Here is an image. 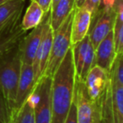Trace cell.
I'll return each instance as SVG.
<instances>
[{
	"label": "cell",
	"mask_w": 123,
	"mask_h": 123,
	"mask_svg": "<svg viewBox=\"0 0 123 123\" xmlns=\"http://www.w3.org/2000/svg\"><path fill=\"white\" fill-rule=\"evenodd\" d=\"M75 69L72 46L51 78V121L64 123L74 101Z\"/></svg>",
	"instance_id": "1"
},
{
	"label": "cell",
	"mask_w": 123,
	"mask_h": 123,
	"mask_svg": "<svg viewBox=\"0 0 123 123\" xmlns=\"http://www.w3.org/2000/svg\"><path fill=\"white\" fill-rule=\"evenodd\" d=\"M21 65L22 62L18 46L0 60V89L7 100L10 112L14 108Z\"/></svg>",
	"instance_id": "2"
},
{
	"label": "cell",
	"mask_w": 123,
	"mask_h": 123,
	"mask_svg": "<svg viewBox=\"0 0 123 123\" xmlns=\"http://www.w3.org/2000/svg\"><path fill=\"white\" fill-rule=\"evenodd\" d=\"M99 123H123V85L110 76L99 100Z\"/></svg>",
	"instance_id": "3"
},
{
	"label": "cell",
	"mask_w": 123,
	"mask_h": 123,
	"mask_svg": "<svg viewBox=\"0 0 123 123\" xmlns=\"http://www.w3.org/2000/svg\"><path fill=\"white\" fill-rule=\"evenodd\" d=\"M74 10L64 20V22L53 31L52 45L46 71L43 76L52 78L61 62L71 48V33Z\"/></svg>",
	"instance_id": "4"
},
{
	"label": "cell",
	"mask_w": 123,
	"mask_h": 123,
	"mask_svg": "<svg viewBox=\"0 0 123 123\" xmlns=\"http://www.w3.org/2000/svg\"><path fill=\"white\" fill-rule=\"evenodd\" d=\"M28 100L34 108L36 123H51V78L42 76L35 84Z\"/></svg>",
	"instance_id": "5"
},
{
	"label": "cell",
	"mask_w": 123,
	"mask_h": 123,
	"mask_svg": "<svg viewBox=\"0 0 123 123\" xmlns=\"http://www.w3.org/2000/svg\"><path fill=\"white\" fill-rule=\"evenodd\" d=\"M74 101L77 123H99V102L91 100L86 91L84 81L76 77Z\"/></svg>",
	"instance_id": "6"
},
{
	"label": "cell",
	"mask_w": 123,
	"mask_h": 123,
	"mask_svg": "<svg viewBox=\"0 0 123 123\" xmlns=\"http://www.w3.org/2000/svg\"><path fill=\"white\" fill-rule=\"evenodd\" d=\"M53 30L50 23V11L46 13L43 18V30L41 43L37 49L32 63L35 84L42 78L46 71L51 51Z\"/></svg>",
	"instance_id": "7"
},
{
	"label": "cell",
	"mask_w": 123,
	"mask_h": 123,
	"mask_svg": "<svg viewBox=\"0 0 123 123\" xmlns=\"http://www.w3.org/2000/svg\"><path fill=\"white\" fill-rule=\"evenodd\" d=\"M116 21V10L99 7V10L92 16L89 36L90 42L95 49L99 43L111 32Z\"/></svg>",
	"instance_id": "8"
},
{
	"label": "cell",
	"mask_w": 123,
	"mask_h": 123,
	"mask_svg": "<svg viewBox=\"0 0 123 123\" xmlns=\"http://www.w3.org/2000/svg\"><path fill=\"white\" fill-rule=\"evenodd\" d=\"M24 6L25 0H10L0 5V36L20 23Z\"/></svg>",
	"instance_id": "9"
},
{
	"label": "cell",
	"mask_w": 123,
	"mask_h": 123,
	"mask_svg": "<svg viewBox=\"0 0 123 123\" xmlns=\"http://www.w3.org/2000/svg\"><path fill=\"white\" fill-rule=\"evenodd\" d=\"M109 79V72L94 65L84 79V85L91 100L99 102Z\"/></svg>",
	"instance_id": "10"
},
{
	"label": "cell",
	"mask_w": 123,
	"mask_h": 123,
	"mask_svg": "<svg viewBox=\"0 0 123 123\" xmlns=\"http://www.w3.org/2000/svg\"><path fill=\"white\" fill-rule=\"evenodd\" d=\"M43 30V19L36 28L31 30L28 35H25L18 46L22 63L32 65L35 56L41 43Z\"/></svg>",
	"instance_id": "11"
},
{
	"label": "cell",
	"mask_w": 123,
	"mask_h": 123,
	"mask_svg": "<svg viewBox=\"0 0 123 123\" xmlns=\"http://www.w3.org/2000/svg\"><path fill=\"white\" fill-rule=\"evenodd\" d=\"M35 86L34 72L32 65L22 63L16 92L14 110H17L28 99ZM13 110V111H14Z\"/></svg>",
	"instance_id": "12"
},
{
	"label": "cell",
	"mask_w": 123,
	"mask_h": 123,
	"mask_svg": "<svg viewBox=\"0 0 123 123\" xmlns=\"http://www.w3.org/2000/svg\"><path fill=\"white\" fill-rule=\"evenodd\" d=\"M91 21H92V14L89 10H87L84 7H75L72 23V33H71L72 46L80 41L89 34Z\"/></svg>",
	"instance_id": "13"
},
{
	"label": "cell",
	"mask_w": 123,
	"mask_h": 123,
	"mask_svg": "<svg viewBox=\"0 0 123 123\" xmlns=\"http://www.w3.org/2000/svg\"><path fill=\"white\" fill-rule=\"evenodd\" d=\"M94 66H99L109 72L114 62L116 53L113 40V30L99 43L94 49Z\"/></svg>",
	"instance_id": "14"
},
{
	"label": "cell",
	"mask_w": 123,
	"mask_h": 123,
	"mask_svg": "<svg viewBox=\"0 0 123 123\" xmlns=\"http://www.w3.org/2000/svg\"><path fill=\"white\" fill-rule=\"evenodd\" d=\"M25 35L26 31L21 28L19 23L12 30L0 36V60L17 48L20 41Z\"/></svg>",
	"instance_id": "15"
},
{
	"label": "cell",
	"mask_w": 123,
	"mask_h": 123,
	"mask_svg": "<svg viewBox=\"0 0 123 123\" xmlns=\"http://www.w3.org/2000/svg\"><path fill=\"white\" fill-rule=\"evenodd\" d=\"M75 9V0H58L50 9V23L56 31Z\"/></svg>",
	"instance_id": "16"
},
{
	"label": "cell",
	"mask_w": 123,
	"mask_h": 123,
	"mask_svg": "<svg viewBox=\"0 0 123 123\" xmlns=\"http://www.w3.org/2000/svg\"><path fill=\"white\" fill-rule=\"evenodd\" d=\"M45 12L35 0H31L24 16L20 21V26L25 31H30L38 26L42 21Z\"/></svg>",
	"instance_id": "17"
},
{
	"label": "cell",
	"mask_w": 123,
	"mask_h": 123,
	"mask_svg": "<svg viewBox=\"0 0 123 123\" xmlns=\"http://www.w3.org/2000/svg\"><path fill=\"white\" fill-rule=\"evenodd\" d=\"M9 123H36L34 108L28 99L19 109L11 112Z\"/></svg>",
	"instance_id": "18"
},
{
	"label": "cell",
	"mask_w": 123,
	"mask_h": 123,
	"mask_svg": "<svg viewBox=\"0 0 123 123\" xmlns=\"http://www.w3.org/2000/svg\"><path fill=\"white\" fill-rule=\"evenodd\" d=\"M113 40L116 55L123 53V22L115 21L113 27Z\"/></svg>",
	"instance_id": "19"
},
{
	"label": "cell",
	"mask_w": 123,
	"mask_h": 123,
	"mask_svg": "<svg viewBox=\"0 0 123 123\" xmlns=\"http://www.w3.org/2000/svg\"><path fill=\"white\" fill-rule=\"evenodd\" d=\"M10 114L9 105L0 89V123H9Z\"/></svg>",
	"instance_id": "20"
},
{
	"label": "cell",
	"mask_w": 123,
	"mask_h": 123,
	"mask_svg": "<svg viewBox=\"0 0 123 123\" xmlns=\"http://www.w3.org/2000/svg\"><path fill=\"white\" fill-rule=\"evenodd\" d=\"M101 4V0H86L82 7L85 8L87 10L92 14V16L99 10Z\"/></svg>",
	"instance_id": "21"
},
{
	"label": "cell",
	"mask_w": 123,
	"mask_h": 123,
	"mask_svg": "<svg viewBox=\"0 0 123 123\" xmlns=\"http://www.w3.org/2000/svg\"><path fill=\"white\" fill-rule=\"evenodd\" d=\"M64 123H77V118H76V107L75 103L73 101V104L71 105V108L69 110V112L68 114V116L66 118Z\"/></svg>",
	"instance_id": "22"
},
{
	"label": "cell",
	"mask_w": 123,
	"mask_h": 123,
	"mask_svg": "<svg viewBox=\"0 0 123 123\" xmlns=\"http://www.w3.org/2000/svg\"><path fill=\"white\" fill-rule=\"evenodd\" d=\"M35 1L38 3V4L41 7L45 14L50 11L51 4H52V0H35Z\"/></svg>",
	"instance_id": "23"
},
{
	"label": "cell",
	"mask_w": 123,
	"mask_h": 123,
	"mask_svg": "<svg viewBox=\"0 0 123 123\" xmlns=\"http://www.w3.org/2000/svg\"><path fill=\"white\" fill-rule=\"evenodd\" d=\"M118 0H101L100 7L106 8V9H112L115 7Z\"/></svg>",
	"instance_id": "24"
},
{
	"label": "cell",
	"mask_w": 123,
	"mask_h": 123,
	"mask_svg": "<svg viewBox=\"0 0 123 123\" xmlns=\"http://www.w3.org/2000/svg\"><path fill=\"white\" fill-rule=\"evenodd\" d=\"M86 0H75V7L76 8H80L83 6Z\"/></svg>",
	"instance_id": "25"
},
{
	"label": "cell",
	"mask_w": 123,
	"mask_h": 123,
	"mask_svg": "<svg viewBox=\"0 0 123 123\" xmlns=\"http://www.w3.org/2000/svg\"><path fill=\"white\" fill-rule=\"evenodd\" d=\"M10 0H0V5H2V4H6L7 2H9Z\"/></svg>",
	"instance_id": "26"
},
{
	"label": "cell",
	"mask_w": 123,
	"mask_h": 123,
	"mask_svg": "<svg viewBox=\"0 0 123 123\" xmlns=\"http://www.w3.org/2000/svg\"><path fill=\"white\" fill-rule=\"evenodd\" d=\"M57 1H58V0H52V4H51V6H52L53 4H56V3L57 2Z\"/></svg>",
	"instance_id": "27"
}]
</instances>
